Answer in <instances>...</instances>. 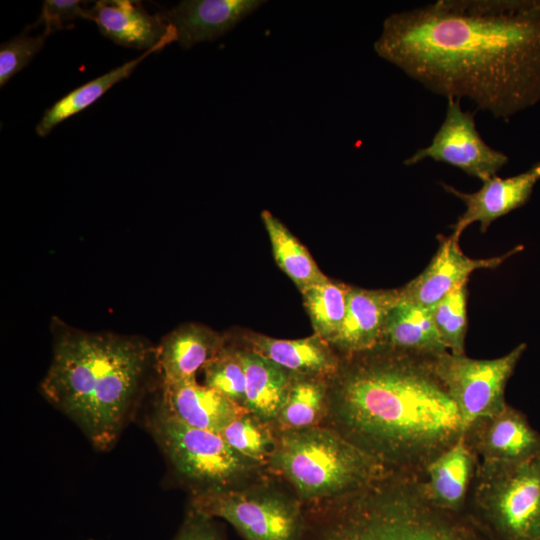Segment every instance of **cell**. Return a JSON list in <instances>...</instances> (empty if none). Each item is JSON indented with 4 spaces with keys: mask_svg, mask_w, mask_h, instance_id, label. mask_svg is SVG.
Segmentation results:
<instances>
[{
    "mask_svg": "<svg viewBox=\"0 0 540 540\" xmlns=\"http://www.w3.org/2000/svg\"><path fill=\"white\" fill-rule=\"evenodd\" d=\"M374 50L431 92L496 119L540 100V0H437L392 13Z\"/></svg>",
    "mask_w": 540,
    "mask_h": 540,
    "instance_id": "1",
    "label": "cell"
},
{
    "mask_svg": "<svg viewBox=\"0 0 540 540\" xmlns=\"http://www.w3.org/2000/svg\"><path fill=\"white\" fill-rule=\"evenodd\" d=\"M432 358L386 346L340 357L323 426L387 470L424 479L428 465L464 431Z\"/></svg>",
    "mask_w": 540,
    "mask_h": 540,
    "instance_id": "2",
    "label": "cell"
},
{
    "mask_svg": "<svg viewBox=\"0 0 540 540\" xmlns=\"http://www.w3.org/2000/svg\"><path fill=\"white\" fill-rule=\"evenodd\" d=\"M152 357L136 337L67 330L55 340L40 390L94 448L108 451L132 415Z\"/></svg>",
    "mask_w": 540,
    "mask_h": 540,
    "instance_id": "3",
    "label": "cell"
},
{
    "mask_svg": "<svg viewBox=\"0 0 540 540\" xmlns=\"http://www.w3.org/2000/svg\"><path fill=\"white\" fill-rule=\"evenodd\" d=\"M422 480L387 470L355 492L305 506L304 540H488L465 514L433 505Z\"/></svg>",
    "mask_w": 540,
    "mask_h": 540,
    "instance_id": "4",
    "label": "cell"
},
{
    "mask_svg": "<svg viewBox=\"0 0 540 540\" xmlns=\"http://www.w3.org/2000/svg\"><path fill=\"white\" fill-rule=\"evenodd\" d=\"M267 469L287 483L304 506L355 492L387 471L326 426L277 432Z\"/></svg>",
    "mask_w": 540,
    "mask_h": 540,
    "instance_id": "5",
    "label": "cell"
},
{
    "mask_svg": "<svg viewBox=\"0 0 540 540\" xmlns=\"http://www.w3.org/2000/svg\"><path fill=\"white\" fill-rule=\"evenodd\" d=\"M145 424L190 496L238 488L270 474L266 466L236 452L220 433L186 425L158 405Z\"/></svg>",
    "mask_w": 540,
    "mask_h": 540,
    "instance_id": "6",
    "label": "cell"
},
{
    "mask_svg": "<svg viewBox=\"0 0 540 540\" xmlns=\"http://www.w3.org/2000/svg\"><path fill=\"white\" fill-rule=\"evenodd\" d=\"M465 515L488 540H540V454L480 461Z\"/></svg>",
    "mask_w": 540,
    "mask_h": 540,
    "instance_id": "7",
    "label": "cell"
},
{
    "mask_svg": "<svg viewBox=\"0 0 540 540\" xmlns=\"http://www.w3.org/2000/svg\"><path fill=\"white\" fill-rule=\"evenodd\" d=\"M230 523L244 540H304L305 506L273 474L238 488L189 496L188 508Z\"/></svg>",
    "mask_w": 540,
    "mask_h": 540,
    "instance_id": "8",
    "label": "cell"
},
{
    "mask_svg": "<svg viewBox=\"0 0 540 540\" xmlns=\"http://www.w3.org/2000/svg\"><path fill=\"white\" fill-rule=\"evenodd\" d=\"M526 347L521 343L495 359H472L449 351L432 358L434 372L455 403L464 429L506 406V385Z\"/></svg>",
    "mask_w": 540,
    "mask_h": 540,
    "instance_id": "9",
    "label": "cell"
},
{
    "mask_svg": "<svg viewBox=\"0 0 540 540\" xmlns=\"http://www.w3.org/2000/svg\"><path fill=\"white\" fill-rule=\"evenodd\" d=\"M447 100L445 118L430 145L418 149L404 164L412 166L429 158L457 167L481 181L496 176L507 164L508 156L483 140L474 113L464 111L460 99Z\"/></svg>",
    "mask_w": 540,
    "mask_h": 540,
    "instance_id": "10",
    "label": "cell"
},
{
    "mask_svg": "<svg viewBox=\"0 0 540 540\" xmlns=\"http://www.w3.org/2000/svg\"><path fill=\"white\" fill-rule=\"evenodd\" d=\"M439 246L428 266L401 288V297L412 303L432 307L454 288L466 284L472 272L493 269L520 252L522 245L491 258L472 259L466 256L454 236L438 235Z\"/></svg>",
    "mask_w": 540,
    "mask_h": 540,
    "instance_id": "11",
    "label": "cell"
},
{
    "mask_svg": "<svg viewBox=\"0 0 540 540\" xmlns=\"http://www.w3.org/2000/svg\"><path fill=\"white\" fill-rule=\"evenodd\" d=\"M463 436L480 461L514 463L540 454V433L522 411L508 403L467 426Z\"/></svg>",
    "mask_w": 540,
    "mask_h": 540,
    "instance_id": "12",
    "label": "cell"
},
{
    "mask_svg": "<svg viewBox=\"0 0 540 540\" xmlns=\"http://www.w3.org/2000/svg\"><path fill=\"white\" fill-rule=\"evenodd\" d=\"M400 298L401 288L371 290L351 286L344 321L331 347L340 357L380 347L389 314Z\"/></svg>",
    "mask_w": 540,
    "mask_h": 540,
    "instance_id": "13",
    "label": "cell"
},
{
    "mask_svg": "<svg viewBox=\"0 0 540 540\" xmlns=\"http://www.w3.org/2000/svg\"><path fill=\"white\" fill-rule=\"evenodd\" d=\"M539 180L540 162L512 177L500 178L496 175L486 179L482 181V187L473 193L459 191L442 182L443 188L466 206L464 213L452 226L451 235L459 239L463 231L475 222L480 223L481 232H486L493 221L524 205Z\"/></svg>",
    "mask_w": 540,
    "mask_h": 540,
    "instance_id": "14",
    "label": "cell"
},
{
    "mask_svg": "<svg viewBox=\"0 0 540 540\" xmlns=\"http://www.w3.org/2000/svg\"><path fill=\"white\" fill-rule=\"evenodd\" d=\"M157 405L176 420L194 428L221 433L247 410L196 379L162 383Z\"/></svg>",
    "mask_w": 540,
    "mask_h": 540,
    "instance_id": "15",
    "label": "cell"
},
{
    "mask_svg": "<svg viewBox=\"0 0 540 540\" xmlns=\"http://www.w3.org/2000/svg\"><path fill=\"white\" fill-rule=\"evenodd\" d=\"M265 1L260 0H187L162 12L172 24L184 48L214 40L254 12Z\"/></svg>",
    "mask_w": 540,
    "mask_h": 540,
    "instance_id": "16",
    "label": "cell"
},
{
    "mask_svg": "<svg viewBox=\"0 0 540 540\" xmlns=\"http://www.w3.org/2000/svg\"><path fill=\"white\" fill-rule=\"evenodd\" d=\"M226 339L212 329L196 324H184L168 333L154 350V360L162 383L196 379L223 348Z\"/></svg>",
    "mask_w": 540,
    "mask_h": 540,
    "instance_id": "17",
    "label": "cell"
},
{
    "mask_svg": "<svg viewBox=\"0 0 540 540\" xmlns=\"http://www.w3.org/2000/svg\"><path fill=\"white\" fill-rule=\"evenodd\" d=\"M479 464L480 458L462 435L426 468L421 482L425 496L440 509L465 514Z\"/></svg>",
    "mask_w": 540,
    "mask_h": 540,
    "instance_id": "18",
    "label": "cell"
},
{
    "mask_svg": "<svg viewBox=\"0 0 540 540\" xmlns=\"http://www.w3.org/2000/svg\"><path fill=\"white\" fill-rule=\"evenodd\" d=\"M86 15L105 37L135 49L153 48L173 27L162 12L150 14L140 2L131 0L97 1Z\"/></svg>",
    "mask_w": 540,
    "mask_h": 540,
    "instance_id": "19",
    "label": "cell"
},
{
    "mask_svg": "<svg viewBox=\"0 0 540 540\" xmlns=\"http://www.w3.org/2000/svg\"><path fill=\"white\" fill-rule=\"evenodd\" d=\"M244 347L275 363L293 376L332 377L340 356L329 343L313 334L301 339H278L250 332Z\"/></svg>",
    "mask_w": 540,
    "mask_h": 540,
    "instance_id": "20",
    "label": "cell"
},
{
    "mask_svg": "<svg viewBox=\"0 0 540 540\" xmlns=\"http://www.w3.org/2000/svg\"><path fill=\"white\" fill-rule=\"evenodd\" d=\"M381 346L422 357L448 351L436 330L431 309L402 297L389 314Z\"/></svg>",
    "mask_w": 540,
    "mask_h": 540,
    "instance_id": "21",
    "label": "cell"
},
{
    "mask_svg": "<svg viewBox=\"0 0 540 540\" xmlns=\"http://www.w3.org/2000/svg\"><path fill=\"white\" fill-rule=\"evenodd\" d=\"M246 375L245 409L273 423L287 397L292 375L256 352L240 347Z\"/></svg>",
    "mask_w": 540,
    "mask_h": 540,
    "instance_id": "22",
    "label": "cell"
},
{
    "mask_svg": "<svg viewBox=\"0 0 540 540\" xmlns=\"http://www.w3.org/2000/svg\"><path fill=\"white\" fill-rule=\"evenodd\" d=\"M174 41H178V35L173 26L169 33L156 46L146 50L139 57L72 90L56 101L50 108L45 110L41 120L36 126V133L41 137L48 135L58 124L86 109L97 101L114 84L127 78L135 67L150 54L162 50L165 46Z\"/></svg>",
    "mask_w": 540,
    "mask_h": 540,
    "instance_id": "23",
    "label": "cell"
},
{
    "mask_svg": "<svg viewBox=\"0 0 540 540\" xmlns=\"http://www.w3.org/2000/svg\"><path fill=\"white\" fill-rule=\"evenodd\" d=\"M330 378L292 375L285 402L272 423L276 431L323 426L328 414Z\"/></svg>",
    "mask_w": 540,
    "mask_h": 540,
    "instance_id": "24",
    "label": "cell"
},
{
    "mask_svg": "<svg viewBox=\"0 0 540 540\" xmlns=\"http://www.w3.org/2000/svg\"><path fill=\"white\" fill-rule=\"evenodd\" d=\"M261 219L277 265L300 292L328 278L319 269L309 251L278 218L270 211L263 210Z\"/></svg>",
    "mask_w": 540,
    "mask_h": 540,
    "instance_id": "25",
    "label": "cell"
},
{
    "mask_svg": "<svg viewBox=\"0 0 540 540\" xmlns=\"http://www.w3.org/2000/svg\"><path fill=\"white\" fill-rule=\"evenodd\" d=\"M350 287L327 278L301 292L314 334L330 345L342 327Z\"/></svg>",
    "mask_w": 540,
    "mask_h": 540,
    "instance_id": "26",
    "label": "cell"
},
{
    "mask_svg": "<svg viewBox=\"0 0 540 540\" xmlns=\"http://www.w3.org/2000/svg\"><path fill=\"white\" fill-rule=\"evenodd\" d=\"M239 454L267 467L277 445V431L272 423L245 412L220 433Z\"/></svg>",
    "mask_w": 540,
    "mask_h": 540,
    "instance_id": "27",
    "label": "cell"
},
{
    "mask_svg": "<svg viewBox=\"0 0 540 540\" xmlns=\"http://www.w3.org/2000/svg\"><path fill=\"white\" fill-rule=\"evenodd\" d=\"M205 385L245 408L246 375L241 348L227 341L203 368Z\"/></svg>",
    "mask_w": 540,
    "mask_h": 540,
    "instance_id": "28",
    "label": "cell"
},
{
    "mask_svg": "<svg viewBox=\"0 0 540 540\" xmlns=\"http://www.w3.org/2000/svg\"><path fill=\"white\" fill-rule=\"evenodd\" d=\"M467 283L462 284L435 303L431 309L436 330L447 350L464 354L467 331Z\"/></svg>",
    "mask_w": 540,
    "mask_h": 540,
    "instance_id": "29",
    "label": "cell"
},
{
    "mask_svg": "<svg viewBox=\"0 0 540 540\" xmlns=\"http://www.w3.org/2000/svg\"><path fill=\"white\" fill-rule=\"evenodd\" d=\"M45 38L46 37L43 34L37 37L19 35L1 44V87L31 62L36 54L42 49Z\"/></svg>",
    "mask_w": 540,
    "mask_h": 540,
    "instance_id": "30",
    "label": "cell"
},
{
    "mask_svg": "<svg viewBox=\"0 0 540 540\" xmlns=\"http://www.w3.org/2000/svg\"><path fill=\"white\" fill-rule=\"evenodd\" d=\"M78 0H45L38 20L33 27L43 25V35L47 37L51 33L64 28L73 27L72 21L77 18H86V10Z\"/></svg>",
    "mask_w": 540,
    "mask_h": 540,
    "instance_id": "31",
    "label": "cell"
},
{
    "mask_svg": "<svg viewBox=\"0 0 540 540\" xmlns=\"http://www.w3.org/2000/svg\"><path fill=\"white\" fill-rule=\"evenodd\" d=\"M171 540H228L215 518L187 509L185 517Z\"/></svg>",
    "mask_w": 540,
    "mask_h": 540,
    "instance_id": "32",
    "label": "cell"
}]
</instances>
